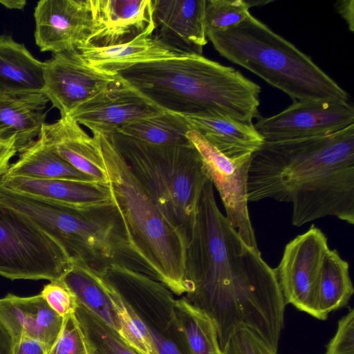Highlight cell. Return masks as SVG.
I'll return each instance as SVG.
<instances>
[{
    "mask_svg": "<svg viewBox=\"0 0 354 354\" xmlns=\"http://www.w3.org/2000/svg\"><path fill=\"white\" fill-rule=\"evenodd\" d=\"M185 284L186 299L214 323L222 350L245 326L277 351L286 303L274 270L220 212L209 179L187 247Z\"/></svg>",
    "mask_w": 354,
    "mask_h": 354,
    "instance_id": "obj_1",
    "label": "cell"
},
{
    "mask_svg": "<svg viewBox=\"0 0 354 354\" xmlns=\"http://www.w3.org/2000/svg\"><path fill=\"white\" fill-rule=\"evenodd\" d=\"M248 201L292 205V224L326 216L354 223V124L333 133L265 142L252 154Z\"/></svg>",
    "mask_w": 354,
    "mask_h": 354,
    "instance_id": "obj_2",
    "label": "cell"
},
{
    "mask_svg": "<svg viewBox=\"0 0 354 354\" xmlns=\"http://www.w3.org/2000/svg\"><path fill=\"white\" fill-rule=\"evenodd\" d=\"M117 75L165 111L247 124L259 117L261 87L235 68L203 55L142 64Z\"/></svg>",
    "mask_w": 354,
    "mask_h": 354,
    "instance_id": "obj_3",
    "label": "cell"
},
{
    "mask_svg": "<svg viewBox=\"0 0 354 354\" xmlns=\"http://www.w3.org/2000/svg\"><path fill=\"white\" fill-rule=\"evenodd\" d=\"M108 176L111 198L123 222L136 269L185 294L187 242L171 227L133 174L109 135L93 131Z\"/></svg>",
    "mask_w": 354,
    "mask_h": 354,
    "instance_id": "obj_4",
    "label": "cell"
},
{
    "mask_svg": "<svg viewBox=\"0 0 354 354\" xmlns=\"http://www.w3.org/2000/svg\"><path fill=\"white\" fill-rule=\"evenodd\" d=\"M214 49L295 101L348 102V94L312 59L251 14L206 35Z\"/></svg>",
    "mask_w": 354,
    "mask_h": 354,
    "instance_id": "obj_5",
    "label": "cell"
},
{
    "mask_svg": "<svg viewBox=\"0 0 354 354\" xmlns=\"http://www.w3.org/2000/svg\"><path fill=\"white\" fill-rule=\"evenodd\" d=\"M0 204L30 218L64 249L72 264L101 274L113 263L136 268L125 228L113 202L77 209L2 189Z\"/></svg>",
    "mask_w": 354,
    "mask_h": 354,
    "instance_id": "obj_6",
    "label": "cell"
},
{
    "mask_svg": "<svg viewBox=\"0 0 354 354\" xmlns=\"http://www.w3.org/2000/svg\"><path fill=\"white\" fill-rule=\"evenodd\" d=\"M109 136L165 221L187 244L208 178L201 156L187 145H155L115 131Z\"/></svg>",
    "mask_w": 354,
    "mask_h": 354,
    "instance_id": "obj_7",
    "label": "cell"
},
{
    "mask_svg": "<svg viewBox=\"0 0 354 354\" xmlns=\"http://www.w3.org/2000/svg\"><path fill=\"white\" fill-rule=\"evenodd\" d=\"M64 249L30 218L0 205V275L59 280L71 267Z\"/></svg>",
    "mask_w": 354,
    "mask_h": 354,
    "instance_id": "obj_8",
    "label": "cell"
},
{
    "mask_svg": "<svg viewBox=\"0 0 354 354\" xmlns=\"http://www.w3.org/2000/svg\"><path fill=\"white\" fill-rule=\"evenodd\" d=\"M327 237L315 225L286 244L282 258L273 268L286 304L322 320L317 308L318 283Z\"/></svg>",
    "mask_w": 354,
    "mask_h": 354,
    "instance_id": "obj_9",
    "label": "cell"
},
{
    "mask_svg": "<svg viewBox=\"0 0 354 354\" xmlns=\"http://www.w3.org/2000/svg\"><path fill=\"white\" fill-rule=\"evenodd\" d=\"M187 137L198 151L205 172L220 195L227 220L247 245L259 251L248 208L252 154L230 158L195 130L191 129Z\"/></svg>",
    "mask_w": 354,
    "mask_h": 354,
    "instance_id": "obj_10",
    "label": "cell"
},
{
    "mask_svg": "<svg viewBox=\"0 0 354 354\" xmlns=\"http://www.w3.org/2000/svg\"><path fill=\"white\" fill-rule=\"evenodd\" d=\"M44 94L65 117L118 82V76L92 66L74 49L54 53L44 62Z\"/></svg>",
    "mask_w": 354,
    "mask_h": 354,
    "instance_id": "obj_11",
    "label": "cell"
},
{
    "mask_svg": "<svg viewBox=\"0 0 354 354\" xmlns=\"http://www.w3.org/2000/svg\"><path fill=\"white\" fill-rule=\"evenodd\" d=\"M354 124L348 102L295 101L279 113L259 117L254 124L265 142L324 136Z\"/></svg>",
    "mask_w": 354,
    "mask_h": 354,
    "instance_id": "obj_12",
    "label": "cell"
},
{
    "mask_svg": "<svg viewBox=\"0 0 354 354\" xmlns=\"http://www.w3.org/2000/svg\"><path fill=\"white\" fill-rule=\"evenodd\" d=\"M102 274L148 327L166 333L174 318L176 299L165 284L121 263L111 265Z\"/></svg>",
    "mask_w": 354,
    "mask_h": 354,
    "instance_id": "obj_13",
    "label": "cell"
},
{
    "mask_svg": "<svg viewBox=\"0 0 354 354\" xmlns=\"http://www.w3.org/2000/svg\"><path fill=\"white\" fill-rule=\"evenodd\" d=\"M34 18L37 46L53 54L77 49L92 25L89 0H41Z\"/></svg>",
    "mask_w": 354,
    "mask_h": 354,
    "instance_id": "obj_14",
    "label": "cell"
},
{
    "mask_svg": "<svg viewBox=\"0 0 354 354\" xmlns=\"http://www.w3.org/2000/svg\"><path fill=\"white\" fill-rule=\"evenodd\" d=\"M89 5L91 28L81 45L114 46L153 34V0H89Z\"/></svg>",
    "mask_w": 354,
    "mask_h": 354,
    "instance_id": "obj_15",
    "label": "cell"
},
{
    "mask_svg": "<svg viewBox=\"0 0 354 354\" xmlns=\"http://www.w3.org/2000/svg\"><path fill=\"white\" fill-rule=\"evenodd\" d=\"M162 111L118 77V82L81 104L69 116L91 132L110 134Z\"/></svg>",
    "mask_w": 354,
    "mask_h": 354,
    "instance_id": "obj_16",
    "label": "cell"
},
{
    "mask_svg": "<svg viewBox=\"0 0 354 354\" xmlns=\"http://www.w3.org/2000/svg\"><path fill=\"white\" fill-rule=\"evenodd\" d=\"M205 0H153V35L166 45L202 55L207 43Z\"/></svg>",
    "mask_w": 354,
    "mask_h": 354,
    "instance_id": "obj_17",
    "label": "cell"
},
{
    "mask_svg": "<svg viewBox=\"0 0 354 354\" xmlns=\"http://www.w3.org/2000/svg\"><path fill=\"white\" fill-rule=\"evenodd\" d=\"M0 186L62 206L86 209L113 202L108 183L91 180L0 176Z\"/></svg>",
    "mask_w": 354,
    "mask_h": 354,
    "instance_id": "obj_18",
    "label": "cell"
},
{
    "mask_svg": "<svg viewBox=\"0 0 354 354\" xmlns=\"http://www.w3.org/2000/svg\"><path fill=\"white\" fill-rule=\"evenodd\" d=\"M60 158L94 180L108 183L95 136H90L71 116L45 123L39 136Z\"/></svg>",
    "mask_w": 354,
    "mask_h": 354,
    "instance_id": "obj_19",
    "label": "cell"
},
{
    "mask_svg": "<svg viewBox=\"0 0 354 354\" xmlns=\"http://www.w3.org/2000/svg\"><path fill=\"white\" fill-rule=\"evenodd\" d=\"M77 50L92 66L115 75L142 64L194 55L169 46L148 32L121 45L109 47L81 45Z\"/></svg>",
    "mask_w": 354,
    "mask_h": 354,
    "instance_id": "obj_20",
    "label": "cell"
},
{
    "mask_svg": "<svg viewBox=\"0 0 354 354\" xmlns=\"http://www.w3.org/2000/svg\"><path fill=\"white\" fill-rule=\"evenodd\" d=\"M48 102L44 93H0V138L14 140L20 153L39 136Z\"/></svg>",
    "mask_w": 354,
    "mask_h": 354,
    "instance_id": "obj_21",
    "label": "cell"
},
{
    "mask_svg": "<svg viewBox=\"0 0 354 354\" xmlns=\"http://www.w3.org/2000/svg\"><path fill=\"white\" fill-rule=\"evenodd\" d=\"M164 335L183 354H223L212 319L185 297L176 299L174 318Z\"/></svg>",
    "mask_w": 354,
    "mask_h": 354,
    "instance_id": "obj_22",
    "label": "cell"
},
{
    "mask_svg": "<svg viewBox=\"0 0 354 354\" xmlns=\"http://www.w3.org/2000/svg\"><path fill=\"white\" fill-rule=\"evenodd\" d=\"M44 62L10 35H0V93H44Z\"/></svg>",
    "mask_w": 354,
    "mask_h": 354,
    "instance_id": "obj_23",
    "label": "cell"
},
{
    "mask_svg": "<svg viewBox=\"0 0 354 354\" xmlns=\"http://www.w3.org/2000/svg\"><path fill=\"white\" fill-rule=\"evenodd\" d=\"M185 118L192 129L198 132L219 152L230 158L252 154L264 142L252 123L221 117Z\"/></svg>",
    "mask_w": 354,
    "mask_h": 354,
    "instance_id": "obj_24",
    "label": "cell"
},
{
    "mask_svg": "<svg viewBox=\"0 0 354 354\" xmlns=\"http://www.w3.org/2000/svg\"><path fill=\"white\" fill-rule=\"evenodd\" d=\"M59 280L74 295L80 306L118 332V315L104 286L100 273L72 264Z\"/></svg>",
    "mask_w": 354,
    "mask_h": 354,
    "instance_id": "obj_25",
    "label": "cell"
},
{
    "mask_svg": "<svg viewBox=\"0 0 354 354\" xmlns=\"http://www.w3.org/2000/svg\"><path fill=\"white\" fill-rule=\"evenodd\" d=\"M2 175L41 179L93 180L60 158L39 137L19 153L17 160L10 165Z\"/></svg>",
    "mask_w": 354,
    "mask_h": 354,
    "instance_id": "obj_26",
    "label": "cell"
},
{
    "mask_svg": "<svg viewBox=\"0 0 354 354\" xmlns=\"http://www.w3.org/2000/svg\"><path fill=\"white\" fill-rule=\"evenodd\" d=\"M354 292L349 275V264L336 250L326 253L320 271L317 308L322 320L329 313L347 304Z\"/></svg>",
    "mask_w": 354,
    "mask_h": 354,
    "instance_id": "obj_27",
    "label": "cell"
},
{
    "mask_svg": "<svg viewBox=\"0 0 354 354\" xmlns=\"http://www.w3.org/2000/svg\"><path fill=\"white\" fill-rule=\"evenodd\" d=\"M50 310V308L40 294L30 297L8 294L0 298V319L15 342L22 335L38 339Z\"/></svg>",
    "mask_w": 354,
    "mask_h": 354,
    "instance_id": "obj_28",
    "label": "cell"
},
{
    "mask_svg": "<svg viewBox=\"0 0 354 354\" xmlns=\"http://www.w3.org/2000/svg\"><path fill=\"white\" fill-rule=\"evenodd\" d=\"M185 116L163 111L127 124L117 131L128 137L155 145H187L191 130Z\"/></svg>",
    "mask_w": 354,
    "mask_h": 354,
    "instance_id": "obj_29",
    "label": "cell"
},
{
    "mask_svg": "<svg viewBox=\"0 0 354 354\" xmlns=\"http://www.w3.org/2000/svg\"><path fill=\"white\" fill-rule=\"evenodd\" d=\"M88 354H139L121 339L118 332L78 304L74 313Z\"/></svg>",
    "mask_w": 354,
    "mask_h": 354,
    "instance_id": "obj_30",
    "label": "cell"
},
{
    "mask_svg": "<svg viewBox=\"0 0 354 354\" xmlns=\"http://www.w3.org/2000/svg\"><path fill=\"white\" fill-rule=\"evenodd\" d=\"M104 286L115 308L121 339L139 354H159L149 327L124 302L114 288L101 274Z\"/></svg>",
    "mask_w": 354,
    "mask_h": 354,
    "instance_id": "obj_31",
    "label": "cell"
},
{
    "mask_svg": "<svg viewBox=\"0 0 354 354\" xmlns=\"http://www.w3.org/2000/svg\"><path fill=\"white\" fill-rule=\"evenodd\" d=\"M250 7L249 1L244 0H205L206 35L239 24L250 15Z\"/></svg>",
    "mask_w": 354,
    "mask_h": 354,
    "instance_id": "obj_32",
    "label": "cell"
},
{
    "mask_svg": "<svg viewBox=\"0 0 354 354\" xmlns=\"http://www.w3.org/2000/svg\"><path fill=\"white\" fill-rule=\"evenodd\" d=\"M223 354H277L258 333L245 326H240L231 335Z\"/></svg>",
    "mask_w": 354,
    "mask_h": 354,
    "instance_id": "obj_33",
    "label": "cell"
},
{
    "mask_svg": "<svg viewBox=\"0 0 354 354\" xmlns=\"http://www.w3.org/2000/svg\"><path fill=\"white\" fill-rule=\"evenodd\" d=\"M48 354H88L75 314L64 318L61 331Z\"/></svg>",
    "mask_w": 354,
    "mask_h": 354,
    "instance_id": "obj_34",
    "label": "cell"
},
{
    "mask_svg": "<svg viewBox=\"0 0 354 354\" xmlns=\"http://www.w3.org/2000/svg\"><path fill=\"white\" fill-rule=\"evenodd\" d=\"M39 294L50 308L63 318L74 314L78 307L74 295L59 279L45 285Z\"/></svg>",
    "mask_w": 354,
    "mask_h": 354,
    "instance_id": "obj_35",
    "label": "cell"
},
{
    "mask_svg": "<svg viewBox=\"0 0 354 354\" xmlns=\"http://www.w3.org/2000/svg\"><path fill=\"white\" fill-rule=\"evenodd\" d=\"M325 354H354V310L339 319Z\"/></svg>",
    "mask_w": 354,
    "mask_h": 354,
    "instance_id": "obj_36",
    "label": "cell"
},
{
    "mask_svg": "<svg viewBox=\"0 0 354 354\" xmlns=\"http://www.w3.org/2000/svg\"><path fill=\"white\" fill-rule=\"evenodd\" d=\"M48 351L39 339L22 335L15 342L13 354H48Z\"/></svg>",
    "mask_w": 354,
    "mask_h": 354,
    "instance_id": "obj_37",
    "label": "cell"
},
{
    "mask_svg": "<svg viewBox=\"0 0 354 354\" xmlns=\"http://www.w3.org/2000/svg\"><path fill=\"white\" fill-rule=\"evenodd\" d=\"M149 328L159 354H183L170 339L149 327Z\"/></svg>",
    "mask_w": 354,
    "mask_h": 354,
    "instance_id": "obj_38",
    "label": "cell"
},
{
    "mask_svg": "<svg viewBox=\"0 0 354 354\" xmlns=\"http://www.w3.org/2000/svg\"><path fill=\"white\" fill-rule=\"evenodd\" d=\"M336 12L345 20L350 31H354V1H337L334 5Z\"/></svg>",
    "mask_w": 354,
    "mask_h": 354,
    "instance_id": "obj_39",
    "label": "cell"
},
{
    "mask_svg": "<svg viewBox=\"0 0 354 354\" xmlns=\"http://www.w3.org/2000/svg\"><path fill=\"white\" fill-rule=\"evenodd\" d=\"M15 339L0 319V354H13Z\"/></svg>",
    "mask_w": 354,
    "mask_h": 354,
    "instance_id": "obj_40",
    "label": "cell"
},
{
    "mask_svg": "<svg viewBox=\"0 0 354 354\" xmlns=\"http://www.w3.org/2000/svg\"><path fill=\"white\" fill-rule=\"evenodd\" d=\"M16 153L15 148L0 152V176L6 171L10 165V160Z\"/></svg>",
    "mask_w": 354,
    "mask_h": 354,
    "instance_id": "obj_41",
    "label": "cell"
},
{
    "mask_svg": "<svg viewBox=\"0 0 354 354\" xmlns=\"http://www.w3.org/2000/svg\"><path fill=\"white\" fill-rule=\"evenodd\" d=\"M0 3L8 9L23 10L26 4L24 0H3Z\"/></svg>",
    "mask_w": 354,
    "mask_h": 354,
    "instance_id": "obj_42",
    "label": "cell"
},
{
    "mask_svg": "<svg viewBox=\"0 0 354 354\" xmlns=\"http://www.w3.org/2000/svg\"><path fill=\"white\" fill-rule=\"evenodd\" d=\"M15 148V142L14 140H6L0 138V152Z\"/></svg>",
    "mask_w": 354,
    "mask_h": 354,
    "instance_id": "obj_43",
    "label": "cell"
}]
</instances>
